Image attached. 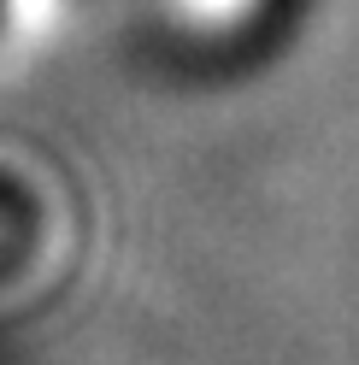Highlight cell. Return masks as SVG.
<instances>
[{"mask_svg":"<svg viewBox=\"0 0 359 365\" xmlns=\"http://www.w3.org/2000/svg\"><path fill=\"white\" fill-rule=\"evenodd\" d=\"M200 6H207V12H224V6H236V0H200Z\"/></svg>","mask_w":359,"mask_h":365,"instance_id":"obj_1","label":"cell"}]
</instances>
